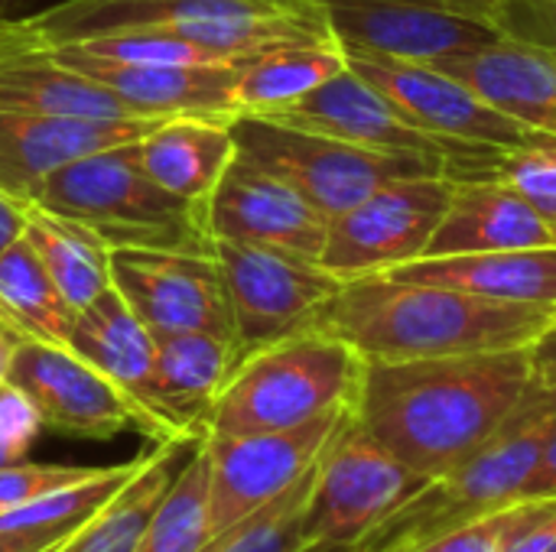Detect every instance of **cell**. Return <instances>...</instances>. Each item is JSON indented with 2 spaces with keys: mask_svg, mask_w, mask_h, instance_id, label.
<instances>
[{
  "mask_svg": "<svg viewBox=\"0 0 556 552\" xmlns=\"http://www.w3.org/2000/svg\"><path fill=\"white\" fill-rule=\"evenodd\" d=\"M528 381V348L365 361L355 420L407 468L433 482L508 426Z\"/></svg>",
  "mask_w": 556,
  "mask_h": 552,
  "instance_id": "obj_1",
  "label": "cell"
},
{
  "mask_svg": "<svg viewBox=\"0 0 556 552\" xmlns=\"http://www.w3.org/2000/svg\"><path fill=\"white\" fill-rule=\"evenodd\" d=\"M554 322V306L505 303L371 273L342 280L313 329L342 338L365 361H417L531 348Z\"/></svg>",
  "mask_w": 556,
  "mask_h": 552,
  "instance_id": "obj_2",
  "label": "cell"
},
{
  "mask_svg": "<svg viewBox=\"0 0 556 552\" xmlns=\"http://www.w3.org/2000/svg\"><path fill=\"white\" fill-rule=\"evenodd\" d=\"M111 33H169L225 62L336 39L329 10L316 0H62L26 20L0 16V55Z\"/></svg>",
  "mask_w": 556,
  "mask_h": 552,
  "instance_id": "obj_3",
  "label": "cell"
},
{
  "mask_svg": "<svg viewBox=\"0 0 556 552\" xmlns=\"http://www.w3.org/2000/svg\"><path fill=\"white\" fill-rule=\"evenodd\" d=\"M29 205L85 224L111 251L215 254L205 208L166 192L143 169L137 140L62 166Z\"/></svg>",
  "mask_w": 556,
  "mask_h": 552,
  "instance_id": "obj_4",
  "label": "cell"
},
{
  "mask_svg": "<svg viewBox=\"0 0 556 552\" xmlns=\"http://www.w3.org/2000/svg\"><path fill=\"white\" fill-rule=\"evenodd\" d=\"M365 358L323 329H303L241 358L222 387L208 436L293 429L332 410L355 407Z\"/></svg>",
  "mask_w": 556,
  "mask_h": 552,
  "instance_id": "obj_5",
  "label": "cell"
},
{
  "mask_svg": "<svg viewBox=\"0 0 556 552\" xmlns=\"http://www.w3.org/2000/svg\"><path fill=\"white\" fill-rule=\"evenodd\" d=\"M551 416L554 413L538 410L521 397L515 416L495 439H489L476 455H469L453 472L427 482L424 491H417L397 514H391L355 550H417L476 517H485L492 511L518 504L521 485L541 455Z\"/></svg>",
  "mask_w": 556,
  "mask_h": 552,
  "instance_id": "obj_6",
  "label": "cell"
},
{
  "mask_svg": "<svg viewBox=\"0 0 556 552\" xmlns=\"http://www.w3.org/2000/svg\"><path fill=\"white\" fill-rule=\"evenodd\" d=\"M231 133L238 153L267 172L290 182L313 208H319L329 221L355 208L378 185L404 176H450L453 169L443 159L417 156V153H384L355 146L345 140H332L323 133H306L296 127H283L264 117L241 114L231 120Z\"/></svg>",
  "mask_w": 556,
  "mask_h": 552,
  "instance_id": "obj_7",
  "label": "cell"
},
{
  "mask_svg": "<svg viewBox=\"0 0 556 552\" xmlns=\"http://www.w3.org/2000/svg\"><path fill=\"white\" fill-rule=\"evenodd\" d=\"M427 482L430 478L391 455L352 410L316 462L306 508V540L358 547L417 491H424Z\"/></svg>",
  "mask_w": 556,
  "mask_h": 552,
  "instance_id": "obj_8",
  "label": "cell"
},
{
  "mask_svg": "<svg viewBox=\"0 0 556 552\" xmlns=\"http://www.w3.org/2000/svg\"><path fill=\"white\" fill-rule=\"evenodd\" d=\"M261 117L368 150L433 156L453 169V179H492L505 153L420 130L404 114H397L394 104L384 94H378L365 78H358L349 65L319 88H313L309 94H303L300 101Z\"/></svg>",
  "mask_w": 556,
  "mask_h": 552,
  "instance_id": "obj_9",
  "label": "cell"
},
{
  "mask_svg": "<svg viewBox=\"0 0 556 552\" xmlns=\"http://www.w3.org/2000/svg\"><path fill=\"white\" fill-rule=\"evenodd\" d=\"M215 260L235 325L238 361L313 329L323 306L342 286L319 260L244 241H215Z\"/></svg>",
  "mask_w": 556,
  "mask_h": 552,
  "instance_id": "obj_10",
  "label": "cell"
},
{
  "mask_svg": "<svg viewBox=\"0 0 556 552\" xmlns=\"http://www.w3.org/2000/svg\"><path fill=\"white\" fill-rule=\"evenodd\" d=\"M450 176H404L378 185L329 221L319 264L339 280H358L420 260L450 208Z\"/></svg>",
  "mask_w": 556,
  "mask_h": 552,
  "instance_id": "obj_11",
  "label": "cell"
},
{
  "mask_svg": "<svg viewBox=\"0 0 556 552\" xmlns=\"http://www.w3.org/2000/svg\"><path fill=\"white\" fill-rule=\"evenodd\" d=\"M355 407L332 410L293 429L205 436L208 455V540L293 488L323 455Z\"/></svg>",
  "mask_w": 556,
  "mask_h": 552,
  "instance_id": "obj_12",
  "label": "cell"
},
{
  "mask_svg": "<svg viewBox=\"0 0 556 552\" xmlns=\"http://www.w3.org/2000/svg\"><path fill=\"white\" fill-rule=\"evenodd\" d=\"M345 62L378 94H384L397 114H404L410 124H417L427 133L479 143L492 150H518L547 137L518 124L492 101H485L476 88L433 65L404 62L365 49H345Z\"/></svg>",
  "mask_w": 556,
  "mask_h": 552,
  "instance_id": "obj_13",
  "label": "cell"
},
{
  "mask_svg": "<svg viewBox=\"0 0 556 552\" xmlns=\"http://www.w3.org/2000/svg\"><path fill=\"white\" fill-rule=\"evenodd\" d=\"M111 286L150 329V335L215 332L235 342L215 254L111 251Z\"/></svg>",
  "mask_w": 556,
  "mask_h": 552,
  "instance_id": "obj_14",
  "label": "cell"
},
{
  "mask_svg": "<svg viewBox=\"0 0 556 552\" xmlns=\"http://www.w3.org/2000/svg\"><path fill=\"white\" fill-rule=\"evenodd\" d=\"M68 348L94 364L121 390L134 426L150 442L192 446L163 403L156 377V342L114 286H108L75 316Z\"/></svg>",
  "mask_w": 556,
  "mask_h": 552,
  "instance_id": "obj_15",
  "label": "cell"
},
{
  "mask_svg": "<svg viewBox=\"0 0 556 552\" xmlns=\"http://www.w3.org/2000/svg\"><path fill=\"white\" fill-rule=\"evenodd\" d=\"M208 231L215 241H244L290 251L309 260L323 257L329 218L313 208L290 182L235 153L208 205Z\"/></svg>",
  "mask_w": 556,
  "mask_h": 552,
  "instance_id": "obj_16",
  "label": "cell"
},
{
  "mask_svg": "<svg viewBox=\"0 0 556 552\" xmlns=\"http://www.w3.org/2000/svg\"><path fill=\"white\" fill-rule=\"evenodd\" d=\"M59 65L91 78L117 101L130 107L134 117L166 120V117H208V120H235V78L238 65H140V62H114L72 46L39 49Z\"/></svg>",
  "mask_w": 556,
  "mask_h": 552,
  "instance_id": "obj_17",
  "label": "cell"
},
{
  "mask_svg": "<svg viewBox=\"0 0 556 552\" xmlns=\"http://www.w3.org/2000/svg\"><path fill=\"white\" fill-rule=\"evenodd\" d=\"M7 384L36 407L42 426L52 433L75 439H114L134 426L121 390L72 348L23 338Z\"/></svg>",
  "mask_w": 556,
  "mask_h": 552,
  "instance_id": "obj_18",
  "label": "cell"
},
{
  "mask_svg": "<svg viewBox=\"0 0 556 552\" xmlns=\"http://www.w3.org/2000/svg\"><path fill=\"white\" fill-rule=\"evenodd\" d=\"M326 10L332 33L345 49H365L424 65L466 55L502 36L485 20L420 0H355Z\"/></svg>",
  "mask_w": 556,
  "mask_h": 552,
  "instance_id": "obj_19",
  "label": "cell"
},
{
  "mask_svg": "<svg viewBox=\"0 0 556 552\" xmlns=\"http://www.w3.org/2000/svg\"><path fill=\"white\" fill-rule=\"evenodd\" d=\"M160 120H94L65 114L0 111V192L29 205L62 166L140 140Z\"/></svg>",
  "mask_w": 556,
  "mask_h": 552,
  "instance_id": "obj_20",
  "label": "cell"
},
{
  "mask_svg": "<svg viewBox=\"0 0 556 552\" xmlns=\"http://www.w3.org/2000/svg\"><path fill=\"white\" fill-rule=\"evenodd\" d=\"M433 68L466 81L518 124L556 137V49L511 36L437 62Z\"/></svg>",
  "mask_w": 556,
  "mask_h": 552,
  "instance_id": "obj_21",
  "label": "cell"
},
{
  "mask_svg": "<svg viewBox=\"0 0 556 552\" xmlns=\"http://www.w3.org/2000/svg\"><path fill=\"white\" fill-rule=\"evenodd\" d=\"M556 244L547 221L502 179H453L450 208L424 257L525 251Z\"/></svg>",
  "mask_w": 556,
  "mask_h": 552,
  "instance_id": "obj_22",
  "label": "cell"
},
{
  "mask_svg": "<svg viewBox=\"0 0 556 552\" xmlns=\"http://www.w3.org/2000/svg\"><path fill=\"white\" fill-rule=\"evenodd\" d=\"M384 277L463 290L505 303H538L556 309V244L525 251H489L456 257H420Z\"/></svg>",
  "mask_w": 556,
  "mask_h": 552,
  "instance_id": "obj_23",
  "label": "cell"
},
{
  "mask_svg": "<svg viewBox=\"0 0 556 552\" xmlns=\"http://www.w3.org/2000/svg\"><path fill=\"white\" fill-rule=\"evenodd\" d=\"M137 153L143 169L166 192L205 208L235 159L238 143L228 120L166 117L137 140Z\"/></svg>",
  "mask_w": 556,
  "mask_h": 552,
  "instance_id": "obj_24",
  "label": "cell"
},
{
  "mask_svg": "<svg viewBox=\"0 0 556 552\" xmlns=\"http://www.w3.org/2000/svg\"><path fill=\"white\" fill-rule=\"evenodd\" d=\"M153 342L163 403L179 433L199 446L208 436L212 407L238 364L235 342L215 332H173L153 335Z\"/></svg>",
  "mask_w": 556,
  "mask_h": 552,
  "instance_id": "obj_25",
  "label": "cell"
},
{
  "mask_svg": "<svg viewBox=\"0 0 556 552\" xmlns=\"http://www.w3.org/2000/svg\"><path fill=\"white\" fill-rule=\"evenodd\" d=\"M0 111L65 114L94 120H143L91 78L59 65L42 52L0 55Z\"/></svg>",
  "mask_w": 556,
  "mask_h": 552,
  "instance_id": "obj_26",
  "label": "cell"
},
{
  "mask_svg": "<svg viewBox=\"0 0 556 552\" xmlns=\"http://www.w3.org/2000/svg\"><path fill=\"white\" fill-rule=\"evenodd\" d=\"M23 238L75 312L111 286V247L85 224L26 205Z\"/></svg>",
  "mask_w": 556,
  "mask_h": 552,
  "instance_id": "obj_27",
  "label": "cell"
},
{
  "mask_svg": "<svg viewBox=\"0 0 556 552\" xmlns=\"http://www.w3.org/2000/svg\"><path fill=\"white\" fill-rule=\"evenodd\" d=\"M186 446L153 442L143 449L137 472L124 482V488L104 504V511L72 540L68 552H134L143 540L156 508L163 504L176 472L179 452Z\"/></svg>",
  "mask_w": 556,
  "mask_h": 552,
  "instance_id": "obj_28",
  "label": "cell"
},
{
  "mask_svg": "<svg viewBox=\"0 0 556 552\" xmlns=\"http://www.w3.org/2000/svg\"><path fill=\"white\" fill-rule=\"evenodd\" d=\"M345 49L339 39L332 42H306V46H283L264 52L238 68L235 78V111L241 114H270L287 107L339 75L345 68Z\"/></svg>",
  "mask_w": 556,
  "mask_h": 552,
  "instance_id": "obj_29",
  "label": "cell"
},
{
  "mask_svg": "<svg viewBox=\"0 0 556 552\" xmlns=\"http://www.w3.org/2000/svg\"><path fill=\"white\" fill-rule=\"evenodd\" d=\"M75 309L59 293L29 241L20 234L0 254V322L26 342L68 348Z\"/></svg>",
  "mask_w": 556,
  "mask_h": 552,
  "instance_id": "obj_30",
  "label": "cell"
},
{
  "mask_svg": "<svg viewBox=\"0 0 556 552\" xmlns=\"http://www.w3.org/2000/svg\"><path fill=\"white\" fill-rule=\"evenodd\" d=\"M143 452L130 462L121 465H101L88 478L62 485L16 511L0 514V530H16V534H33L42 540H68L78 530H85L104 504L124 488V482L137 472Z\"/></svg>",
  "mask_w": 556,
  "mask_h": 552,
  "instance_id": "obj_31",
  "label": "cell"
},
{
  "mask_svg": "<svg viewBox=\"0 0 556 552\" xmlns=\"http://www.w3.org/2000/svg\"><path fill=\"white\" fill-rule=\"evenodd\" d=\"M208 543V455L192 446L134 552H202Z\"/></svg>",
  "mask_w": 556,
  "mask_h": 552,
  "instance_id": "obj_32",
  "label": "cell"
},
{
  "mask_svg": "<svg viewBox=\"0 0 556 552\" xmlns=\"http://www.w3.org/2000/svg\"><path fill=\"white\" fill-rule=\"evenodd\" d=\"M316 465L280 498L257 508L225 534L212 537L202 552H303L309 547L306 540V508L313 491Z\"/></svg>",
  "mask_w": 556,
  "mask_h": 552,
  "instance_id": "obj_33",
  "label": "cell"
},
{
  "mask_svg": "<svg viewBox=\"0 0 556 552\" xmlns=\"http://www.w3.org/2000/svg\"><path fill=\"white\" fill-rule=\"evenodd\" d=\"M65 46L101 55V59L140 62V65H238L169 33H111V36H91V39H78Z\"/></svg>",
  "mask_w": 556,
  "mask_h": 552,
  "instance_id": "obj_34",
  "label": "cell"
},
{
  "mask_svg": "<svg viewBox=\"0 0 556 552\" xmlns=\"http://www.w3.org/2000/svg\"><path fill=\"white\" fill-rule=\"evenodd\" d=\"M495 179L511 185L547 221L556 238V137H541L528 146L505 150Z\"/></svg>",
  "mask_w": 556,
  "mask_h": 552,
  "instance_id": "obj_35",
  "label": "cell"
},
{
  "mask_svg": "<svg viewBox=\"0 0 556 552\" xmlns=\"http://www.w3.org/2000/svg\"><path fill=\"white\" fill-rule=\"evenodd\" d=\"M94 468L78 465H39V462H16L0 468V514L16 511L62 485L88 478Z\"/></svg>",
  "mask_w": 556,
  "mask_h": 552,
  "instance_id": "obj_36",
  "label": "cell"
},
{
  "mask_svg": "<svg viewBox=\"0 0 556 552\" xmlns=\"http://www.w3.org/2000/svg\"><path fill=\"white\" fill-rule=\"evenodd\" d=\"M39 429L42 420L36 407L13 384H3L0 387V468L26 462Z\"/></svg>",
  "mask_w": 556,
  "mask_h": 552,
  "instance_id": "obj_37",
  "label": "cell"
},
{
  "mask_svg": "<svg viewBox=\"0 0 556 552\" xmlns=\"http://www.w3.org/2000/svg\"><path fill=\"white\" fill-rule=\"evenodd\" d=\"M502 552H556V501H518Z\"/></svg>",
  "mask_w": 556,
  "mask_h": 552,
  "instance_id": "obj_38",
  "label": "cell"
},
{
  "mask_svg": "<svg viewBox=\"0 0 556 552\" xmlns=\"http://www.w3.org/2000/svg\"><path fill=\"white\" fill-rule=\"evenodd\" d=\"M518 504L511 508H502V511H492L485 517H476L417 550L407 552H502V540L508 534V524H511V514H515Z\"/></svg>",
  "mask_w": 556,
  "mask_h": 552,
  "instance_id": "obj_39",
  "label": "cell"
},
{
  "mask_svg": "<svg viewBox=\"0 0 556 552\" xmlns=\"http://www.w3.org/2000/svg\"><path fill=\"white\" fill-rule=\"evenodd\" d=\"M495 29L511 39L556 49V0H505Z\"/></svg>",
  "mask_w": 556,
  "mask_h": 552,
  "instance_id": "obj_40",
  "label": "cell"
},
{
  "mask_svg": "<svg viewBox=\"0 0 556 552\" xmlns=\"http://www.w3.org/2000/svg\"><path fill=\"white\" fill-rule=\"evenodd\" d=\"M518 501H556V413L547 423V436L531 475L521 485Z\"/></svg>",
  "mask_w": 556,
  "mask_h": 552,
  "instance_id": "obj_41",
  "label": "cell"
},
{
  "mask_svg": "<svg viewBox=\"0 0 556 552\" xmlns=\"http://www.w3.org/2000/svg\"><path fill=\"white\" fill-rule=\"evenodd\" d=\"M528 355H531L528 390L556 403V322L528 348Z\"/></svg>",
  "mask_w": 556,
  "mask_h": 552,
  "instance_id": "obj_42",
  "label": "cell"
},
{
  "mask_svg": "<svg viewBox=\"0 0 556 552\" xmlns=\"http://www.w3.org/2000/svg\"><path fill=\"white\" fill-rule=\"evenodd\" d=\"M23 221H26V205L0 192V254L23 234Z\"/></svg>",
  "mask_w": 556,
  "mask_h": 552,
  "instance_id": "obj_43",
  "label": "cell"
},
{
  "mask_svg": "<svg viewBox=\"0 0 556 552\" xmlns=\"http://www.w3.org/2000/svg\"><path fill=\"white\" fill-rule=\"evenodd\" d=\"M502 3H505V0H443L446 10H456V13L472 16V20H485V23H492V26H495V20H498Z\"/></svg>",
  "mask_w": 556,
  "mask_h": 552,
  "instance_id": "obj_44",
  "label": "cell"
},
{
  "mask_svg": "<svg viewBox=\"0 0 556 552\" xmlns=\"http://www.w3.org/2000/svg\"><path fill=\"white\" fill-rule=\"evenodd\" d=\"M55 543H65V540H42V537H33V534L0 530V552H42L55 547Z\"/></svg>",
  "mask_w": 556,
  "mask_h": 552,
  "instance_id": "obj_45",
  "label": "cell"
},
{
  "mask_svg": "<svg viewBox=\"0 0 556 552\" xmlns=\"http://www.w3.org/2000/svg\"><path fill=\"white\" fill-rule=\"evenodd\" d=\"M20 342H23V338H20L10 325L0 322V387H3L7 377H10V364H13V355H16Z\"/></svg>",
  "mask_w": 556,
  "mask_h": 552,
  "instance_id": "obj_46",
  "label": "cell"
},
{
  "mask_svg": "<svg viewBox=\"0 0 556 552\" xmlns=\"http://www.w3.org/2000/svg\"><path fill=\"white\" fill-rule=\"evenodd\" d=\"M303 552H358L355 547H336V543H309Z\"/></svg>",
  "mask_w": 556,
  "mask_h": 552,
  "instance_id": "obj_47",
  "label": "cell"
},
{
  "mask_svg": "<svg viewBox=\"0 0 556 552\" xmlns=\"http://www.w3.org/2000/svg\"><path fill=\"white\" fill-rule=\"evenodd\" d=\"M316 3H323V7H336V3H355V0H316ZM420 3H437V7H443V0H420Z\"/></svg>",
  "mask_w": 556,
  "mask_h": 552,
  "instance_id": "obj_48",
  "label": "cell"
},
{
  "mask_svg": "<svg viewBox=\"0 0 556 552\" xmlns=\"http://www.w3.org/2000/svg\"><path fill=\"white\" fill-rule=\"evenodd\" d=\"M78 534H81V530H78ZM78 534H75V537H78ZM75 537H72V540H75ZM72 540H65V543H55V547H49V550H42V552H68Z\"/></svg>",
  "mask_w": 556,
  "mask_h": 552,
  "instance_id": "obj_49",
  "label": "cell"
},
{
  "mask_svg": "<svg viewBox=\"0 0 556 552\" xmlns=\"http://www.w3.org/2000/svg\"><path fill=\"white\" fill-rule=\"evenodd\" d=\"M10 3H13V0H0V16H3V10H7Z\"/></svg>",
  "mask_w": 556,
  "mask_h": 552,
  "instance_id": "obj_50",
  "label": "cell"
}]
</instances>
